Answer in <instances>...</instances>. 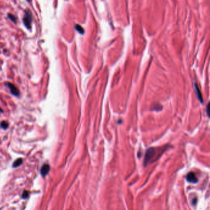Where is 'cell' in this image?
Returning a JSON list of instances; mask_svg holds the SVG:
<instances>
[{
    "instance_id": "6da1fadb",
    "label": "cell",
    "mask_w": 210,
    "mask_h": 210,
    "mask_svg": "<svg viewBox=\"0 0 210 210\" xmlns=\"http://www.w3.org/2000/svg\"><path fill=\"white\" fill-rule=\"evenodd\" d=\"M165 150V148L162 149H158V148H151L147 149L146 153H145V158H144V165H147L149 162H151L152 160H154L155 158V156L157 155L160 156L161 154Z\"/></svg>"
},
{
    "instance_id": "7a4b0ae2",
    "label": "cell",
    "mask_w": 210,
    "mask_h": 210,
    "mask_svg": "<svg viewBox=\"0 0 210 210\" xmlns=\"http://www.w3.org/2000/svg\"><path fill=\"white\" fill-rule=\"evenodd\" d=\"M32 18L31 12L29 11H25V14L24 17L23 18V22H24V25L28 30H30L32 28Z\"/></svg>"
},
{
    "instance_id": "3957f363",
    "label": "cell",
    "mask_w": 210,
    "mask_h": 210,
    "mask_svg": "<svg viewBox=\"0 0 210 210\" xmlns=\"http://www.w3.org/2000/svg\"><path fill=\"white\" fill-rule=\"evenodd\" d=\"M5 85L10 89L11 93H12L14 96L19 97V96L20 95V92H19V89H18L17 87L15 85H14L13 84L7 82L5 83Z\"/></svg>"
},
{
    "instance_id": "277c9868",
    "label": "cell",
    "mask_w": 210,
    "mask_h": 210,
    "mask_svg": "<svg viewBox=\"0 0 210 210\" xmlns=\"http://www.w3.org/2000/svg\"><path fill=\"white\" fill-rule=\"evenodd\" d=\"M50 170V166L48 164H44L41 169V175L42 177H44L48 174Z\"/></svg>"
},
{
    "instance_id": "5b68a950",
    "label": "cell",
    "mask_w": 210,
    "mask_h": 210,
    "mask_svg": "<svg viewBox=\"0 0 210 210\" xmlns=\"http://www.w3.org/2000/svg\"><path fill=\"white\" fill-rule=\"evenodd\" d=\"M187 180L189 182L192 183H195L197 182V178L195 176V174L192 172H190L188 174L187 176Z\"/></svg>"
},
{
    "instance_id": "8992f818",
    "label": "cell",
    "mask_w": 210,
    "mask_h": 210,
    "mask_svg": "<svg viewBox=\"0 0 210 210\" xmlns=\"http://www.w3.org/2000/svg\"><path fill=\"white\" fill-rule=\"evenodd\" d=\"M23 163V159L22 158H19L16 160L14 161V162L12 164V166L14 168L18 167V166H20V165L22 164Z\"/></svg>"
},
{
    "instance_id": "52a82bcc",
    "label": "cell",
    "mask_w": 210,
    "mask_h": 210,
    "mask_svg": "<svg viewBox=\"0 0 210 210\" xmlns=\"http://www.w3.org/2000/svg\"><path fill=\"white\" fill-rule=\"evenodd\" d=\"M1 127L4 130H6L9 127V123L6 121H2L0 124Z\"/></svg>"
},
{
    "instance_id": "ba28073f",
    "label": "cell",
    "mask_w": 210,
    "mask_h": 210,
    "mask_svg": "<svg viewBox=\"0 0 210 210\" xmlns=\"http://www.w3.org/2000/svg\"><path fill=\"white\" fill-rule=\"evenodd\" d=\"M195 89H196L197 96H198V99H199V100L200 101V102L202 103V102H203V101H202V100H203V99H202V95H201V93H200V91H199V90H198V87H197L196 84H195Z\"/></svg>"
},
{
    "instance_id": "9c48e42d",
    "label": "cell",
    "mask_w": 210,
    "mask_h": 210,
    "mask_svg": "<svg viewBox=\"0 0 210 210\" xmlns=\"http://www.w3.org/2000/svg\"><path fill=\"white\" fill-rule=\"evenodd\" d=\"M7 17H8L9 19H10L11 20H12L13 22H16V18H15V17L12 14H9L8 15H7Z\"/></svg>"
},
{
    "instance_id": "30bf717a",
    "label": "cell",
    "mask_w": 210,
    "mask_h": 210,
    "mask_svg": "<svg viewBox=\"0 0 210 210\" xmlns=\"http://www.w3.org/2000/svg\"><path fill=\"white\" fill-rule=\"evenodd\" d=\"M75 28H76V30L78 31V32H80V33H83V28H82L80 26H79V25H76V26H75Z\"/></svg>"
},
{
    "instance_id": "8fae6325",
    "label": "cell",
    "mask_w": 210,
    "mask_h": 210,
    "mask_svg": "<svg viewBox=\"0 0 210 210\" xmlns=\"http://www.w3.org/2000/svg\"><path fill=\"white\" fill-rule=\"evenodd\" d=\"M29 195V192H28L27 190H25V191L23 192L22 194V198H27Z\"/></svg>"
},
{
    "instance_id": "7c38bea8",
    "label": "cell",
    "mask_w": 210,
    "mask_h": 210,
    "mask_svg": "<svg viewBox=\"0 0 210 210\" xmlns=\"http://www.w3.org/2000/svg\"><path fill=\"white\" fill-rule=\"evenodd\" d=\"M0 112H3V110H2L1 107H0Z\"/></svg>"
},
{
    "instance_id": "4fadbf2b",
    "label": "cell",
    "mask_w": 210,
    "mask_h": 210,
    "mask_svg": "<svg viewBox=\"0 0 210 210\" xmlns=\"http://www.w3.org/2000/svg\"><path fill=\"white\" fill-rule=\"evenodd\" d=\"M27 1L28 2H30V1H32V0H27Z\"/></svg>"
}]
</instances>
